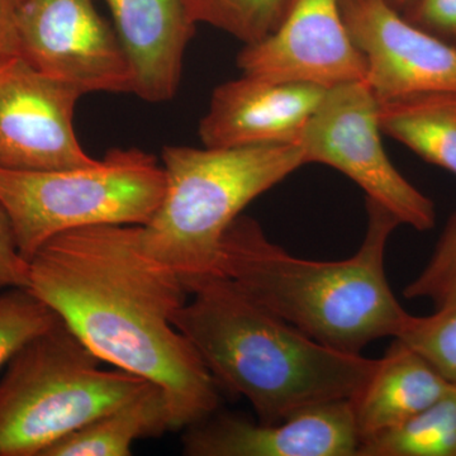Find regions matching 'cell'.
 I'll list each match as a JSON object with an SVG mask.
<instances>
[{
	"mask_svg": "<svg viewBox=\"0 0 456 456\" xmlns=\"http://www.w3.org/2000/svg\"><path fill=\"white\" fill-rule=\"evenodd\" d=\"M28 288L102 362L156 384L167 395L171 431L220 408L221 387L173 325L188 301L174 270L143 253L136 224L66 231L28 261Z\"/></svg>",
	"mask_w": 456,
	"mask_h": 456,
	"instance_id": "1",
	"label": "cell"
},
{
	"mask_svg": "<svg viewBox=\"0 0 456 456\" xmlns=\"http://www.w3.org/2000/svg\"><path fill=\"white\" fill-rule=\"evenodd\" d=\"M191 294L173 325L193 345L221 389L248 399L263 424L347 401L378 359L321 344L270 312L226 275L184 279Z\"/></svg>",
	"mask_w": 456,
	"mask_h": 456,
	"instance_id": "2",
	"label": "cell"
},
{
	"mask_svg": "<svg viewBox=\"0 0 456 456\" xmlns=\"http://www.w3.org/2000/svg\"><path fill=\"white\" fill-rule=\"evenodd\" d=\"M367 232L353 256L303 259L270 241L259 222L239 216L221 240L218 274L303 334L344 353L397 338L410 314L395 298L386 273L389 237L401 222L365 200Z\"/></svg>",
	"mask_w": 456,
	"mask_h": 456,
	"instance_id": "3",
	"label": "cell"
},
{
	"mask_svg": "<svg viewBox=\"0 0 456 456\" xmlns=\"http://www.w3.org/2000/svg\"><path fill=\"white\" fill-rule=\"evenodd\" d=\"M305 165L298 143L230 149L167 146V188L139 226L147 256L184 279L218 274L222 237L248 203Z\"/></svg>",
	"mask_w": 456,
	"mask_h": 456,
	"instance_id": "4",
	"label": "cell"
},
{
	"mask_svg": "<svg viewBox=\"0 0 456 456\" xmlns=\"http://www.w3.org/2000/svg\"><path fill=\"white\" fill-rule=\"evenodd\" d=\"M101 362L60 317L23 345L0 382V456H41L151 383Z\"/></svg>",
	"mask_w": 456,
	"mask_h": 456,
	"instance_id": "5",
	"label": "cell"
},
{
	"mask_svg": "<svg viewBox=\"0 0 456 456\" xmlns=\"http://www.w3.org/2000/svg\"><path fill=\"white\" fill-rule=\"evenodd\" d=\"M165 188L163 165L140 149H113L102 160L70 169H0V203L26 261L66 231L143 226L163 202Z\"/></svg>",
	"mask_w": 456,
	"mask_h": 456,
	"instance_id": "6",
	"label": "cell"
},
{
	"mask_svg": "<svg viewBox=\"0 0 456 456\" xmlns=\"http://www.w3.org/2000/svg\"><path fill=\"white\" fill-rule=\"evenodd\" d=\"M380 134L378 99L367 82H354L327 89L298 145L305 165L341 171L401 224L431 230L436 221L434 202L395 169Z\"/></svg>",
	"mask_w": 456,
	"mask_h": 456,
	"instance_id": "7",
	"label": "cell"
},
{
	"mask_svg": "<svg viewBox=\"0 0 456 456\" xmlns=\"http://www.w3.org/2000/svg\"><path fill=\"white\" fill-rule=\"evenodd\" d=\"M17 29L18 55L42 74L83 94H134L121 41L93 0H26Z\"/></svg>",
	"mask_w": 456,
	"mask_h": 456,
	"instance_id": "8",
	"label": "cell"
},
{
	"mask_svg": "<svg viewBox=\"0 0 456 456\" xmlns=\"http://www.w3.org/2000/svg\"><path fill=\"white\" fill-rule=\"evenodd\" d=\"M82 95L20 55L0 62V169L61 170L94 163L74 130Z\"/></svg>",
	"mask_w": 456,
	"mask_h": 456,
	"instance_id": "9",
	"label": "cell"
},
{
	"mask_svg": "<svg viewBox=\"0 0 456 456\" xmlns=\"http://www.w3.org/2000/svg\"><path fill=\"white\" fill-rule=\"evenodd\" d=\"M237 66L248 77L325 89L365 82L368 73L367 60L345 25L340 0H296L274 32L245 45Z\"/></svg>",
	"mask_w": 456,
	"mask_h": 456,
	"instance_id": "10",
	"label": "cell"
},
{
	"mask_svg": "<svg viewBox=\"0 0 456 456\" xmlns=\"http://www.w3.org/2000/svg\"><path fill=\"white\" fill-rule=\"evenodd\" d=\"M340 8L367 60L365 82L378 102L456 93V47L413 26L383 0H340Z\"/></svg>",
	"mask_w": 456,
	"mask_h": 456,
	"instance_id": "11",
	"label": "cell"
},
{
	"mask_svg": "<svg viewBox=\"0 0 456 456\" xmlns=\"http://www.w3.org/2000/svg\"><path fill=\"white\" fill-rule=\"evenodd\" d=\"M183 431V454L188 456H356L360 445L350 399L278 424L216 411Z\"/></svg>",
	"mask_w": 456,
	"mask_h": 456,
	"instance_id": "12",
	"label": "cell"
},
{
	"mask_svg": "<svg viewBox=\"0 0 456 456\" xmlns=\"http://www.w3.org/2000/svg\"><path fill=\"white\" fill-rule=\"evenodd\" d=\"M327 89L242 75L213 90L200 125L204 147L298 143Z\"/></svg>",
	"mask_w": 456,
	"mask_h": 456,
	"instance_id": "13",
	"label": "cell"
},
{
	"mask_svg": "<svg viewBox=\"0 0 456 456\" xmlns=\"http://www.w3.org/2000/svg\"><path fill=\"white\" fill-rule=\"evenodd\" d=\"M114 29L134 75V94L170 101L178 92L183 62L196 23L183 0H106Z\"/></svg>",
	"mask_w": 456,
	"mask_h": 456,
	"instance_id": "14",
	"label": "cell"
},
{
	"mask_svg": "<svg viewBox=\"0 0 456 456\" xmlns=\"http://www.w3.org/2000/svg\"><path fill=\"white\" fill-rule=\"evenodd\" d=\"M452 386L421 354L393 338L373 374L350 399L360 443L421 412Z\"/></svg>",
	"mask_w": 456,
	"mask_h": 456,
	"instance_id": "15",
	"label": "cell"
},
{
	"mask_svg": "<svg viewBox=\"0 0 456 456\" xmlns=\"http://www.w3.org/2000/svg\"><path fill=\"white\" fill-rule=\"evenodd\" d=\"M171 431L167 395L150 383L136 397L57 441L41 456H130L132 444Z\"/></svg>",
	"mask_w": 456,
	"mask_h": 456,
	"instance_id": "16",
	"label": "cell"
},
{
	"mask_svg": "<svg viewBox=\"0 0 456 456\" xmlns=\"http://www.w3.org/2000/svg\"><path fill=\"white\" fill-rule=\"evenodd\" d=\"M378 103L384 134L456 175V93H419Z\"/></svg>",
	"mask_w": 456,
	"mask_h": 456,
	"instance_id": "17",
	"label": "cell"
},
{
	"mask_svg": "<svg viewBox=\"0 0 456 456\" xmlns=\"http://www.w3.org/2000/svg\"><path fill=\"white\" fill-rule=\"evenodd\" d=\"M356 456H456V384L421 412L362 441Z\"/></svg>",
	"mask_w": 456,
	"mask_h": 456,
	"instance_id": "18",
	"label": "cell"
},
{
	"mask_svg": "<svg viewBox=\"0 0 456 456\" xmlns=\"http://www.w3.org/2000/svg\"><path fill=\"white\" fill-rule=\"evenodd\" d=\"M296 0H183L194 23H206L255 44L277 29Z\"/></svg>",
	"mask_w": 456,
	"mask_h": 456,
	"instance_id": "19",
	"label": "cell"
},
{
	"mask_svg": "<svg viewBox=\"0 0 456 456\" xmlns=\"http://www.w3.org/2000/svg\"><path fill=\"white\" fill-rule=\"evenodd\" d=\"M57 320L59 314L27 288H8L0 293V368Z\"/></svg>",
	"mask_w": 456,
	"mask_h": 456,
	"instance_id": "20",
	"label": "cell"
},
{
	"mask_svg": "<svg viewBox=\"0 0 456 456\" xmlns=\"http://www.w3.org/2000/svg\"><path fill=\"white\" fill-rule=\"evenodd\" d=\"M456 384V303L428 316H408L397 338Z\"/></svg>",
	"mask_w": 456,
	"mask_h": 456,
	"instance_id": "21",
	"label": "cell"
},
{
	"mask_svg": "<svg viewBox=\"0 0 456 456\" xmlns=\"http://www.w3.org/2000/svg\"><path fill=\"white\" fill-rule=\"evenodd\" d=\"M403 296L411 301L426 299L435 310L456 303V212L444 228L430 260L406 285Z\"/></svg>",
	"mask_w": 456,
	"mask_h": 456,
	"instance_id": "22",
	"label": "cell"
},
{
	"mask_svg": "<svg viewBox=\"0 0 456 456\" xmlns=\"http://www.w3.org/2000/svg\"><path fill=\"white\" fill-rule=\"evenodd\" d=\"M402 16L422 31L456 47V0H415Z\"/></svg>",
	"mask_w": 456,
	"mask_h": 456,
	"instance_id": "23",
	"label": "cell"
},
{
	"mask_svg": "<svg viewBox=\"0 0 456 456\" xmlns=\"http://www.w3.org/2000/svg\"><path fill=\"white\" fill-rule=\"evenodd\" d=\"M28 261L18 251L13 228L4 207L0 203V290L28 288Z\"/></svg>",
	"mask_w": 456,
	"mask_h": 456,
	"instance_id": "24",
	"label": "cell"
},
{
	"mask_svg": "<svg viewBox=\"0 0 456 456\" xmlns=\"http://www.w3.org/2000/svg\"><path fill=\"white\" fill-rule=\"evenodd\" d=\"M26 0H0V62L18 55V17Z\"/></svg>",
	"mask_w": 456,
	"mask_h": 456,
	"instance_id": "25",
	"label": "cell"
},
{
	"mask_svg": "<svg viewBox=\"0 0 456 456\" xmlns=\"http://www.w3.org/2000/svg\"><path fill=\"white\" fill-rule=\"evenodd\" d=\"M383 2L387 3L389 7L395 9L399 13H403V12L406 11V9L410 7L415 0H383Z\"/></svg>",
	"mask_w": 456,
	"mask_h": 456,
	"instance_id": "26",
	"label": "cell"
}]
</instances>
